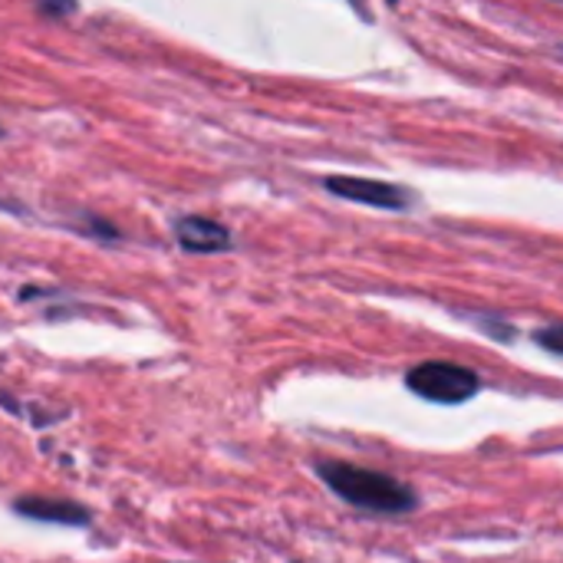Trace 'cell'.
<instances>
[{
    "label": "cell",
    "instance_id": "6da1fadb",
    "mask_svg": "<svg viewBox=\"0 0 563 563\" xmlns=\"http://www.w3.org/2000/svg\"><path fill=\"white\" fill-rule=\"evenodd\" d=\"M317 475L323 478V485L343 498L346 505L369 511V515H412L419 498L409 485H402L393 475L373 472V468H360L350 462H336V459H323L317 462Z\"/></svg>",
    "mask_w": 563,
    "mask_h": 563
},
{
    "label": "cell",
    "instance_id": "7a4b0ae2",
    "mask_svg": "<svg viewBox=\"0 0 563 563\" xmlns=\"http://www.w3.org/2000/svg\"><path fill=\"white\" fill-rule=\"evenodd\" d=\"M406 386L429 399V402H439V406H462L468 399L478 396L482 389V379L478 373H472L468 366H459V363H419L416 369H409L406 376Z\"/></svg>",
    "mask_w": 563,
    "mask_h": 563
},
{
    "label": "cell",
    "instance_id": "3957f363",
    "mask_svg": "<svg viewBox=\"0 0 563 563\" xmlns=\"http://www.w3.org/2000/svg\"><path fill=\"white\" fill-rule=\"evenodd\" d=\"M13 515L30 518V521H43V525H66V528H82L92 518L89 508H82L76 501H66V498H40V495L16 498L13 501Z\"/></svg>",
    "mask_w": 563,
    "mask_h": 563
},
{
    "label": "cell",
    "instance_id": "277c9868",
    "mask_svg": "<svg viewBox=\"0 0 563 563\" xmlns=\"http://www.w3.org/2000/svg\"><path fill=\"white\" fill-rule=\"evenodd\" d=\"M327 188L340 198H350V201H363V205H373V208H406L409 195L389 181H373V178H327Z\"/></svg>",
    "mask_w": 563,
    "mask_h": 563
},
{
    "label": "cell",
    "instance_id": "5b68a950",
    "mask_svg": "<svg viewBox=\"0 0 563 563\" xmlns=\"http://www.w3.org/2000/svg\"><path fill=\"white\" fill-rule=\"evenodd\" d=\"M178 241L188 251L208 254V251L228 247V231L214 221H205V218H185V221H178Z\"/></svg>",
    "mask_w": 563,
    "mask_h": 563
},
{
    "label": "cell",
    "instance_id": "8992f818",
    "mask_svg": "<svg viewBox=\"0 0 563 563\" xmlns=\"http://www.w3.org/2000/svg\"><path fill=\"white\" fill-rule=\"evenodd\" d=\"M538 343H544L554 356H561L563 353V330L554 323V327H548L544 333H538Z\"/></svg>",
    "mask_w": 563,
    "mask_h": 563
}]
</instances>
